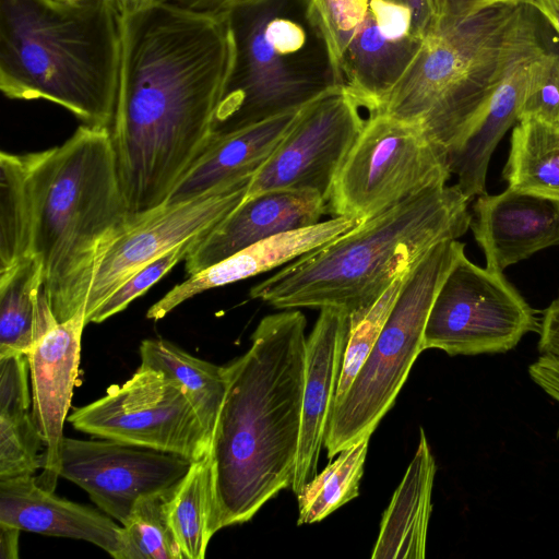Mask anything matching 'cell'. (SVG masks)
<instances>
[{"label":"cell","instance_id":"6da1fadb","mask_svg":"<svg viewBox=\"0 0 559 559\" xmlns=\"http://www.w3.org/2000/svg\"><path fill=\"white\" fill-rule=\"evenodd\" d=\"M224 10L156 0L121 13V66L109 128L120 186L139 218L165 204L200 157L234 62Z\"/></svg>","mask_w":559,"mask_h":559},{"label":"cell","instance_id":"7a4b0ae2","mask_svg":"<svg viewBox=\"0 0 559 559\" xmlns=\"http://www.w3.org/2000/svg\"><path fill=\"white\" fill-rule=\"evenodd\" d=\"M305 314L264 317L251 346L224 366L227 388L210 454L221 530L241 524L292 486L305 388Z\"/></svg>","mask_w":559,"mask_h":559},{"label":"cell","instance_id":"3957f363","mask_svg":"<svg viewBox=\"0 0 559 559\" xmlns=\"http://www.w3.org/2000/svg\"><path fill=\"white\" fill-rule=\"evenodd\" d=\"M121 66L114 0H0V90L55 103L83 124L110 128Z\"/></svg>","mask_w":559,"mask_h":559},{"label":"cell","instance_id":"277c9868","mask_svg":"<svg viewBox=\"0 0 559 559\" xmlns=\"http://www.w3.org/2000/svg\"><path fill=\"white\" fill-rule=\"evenodd\" d=\"M467 205L456 185L430 188L300 255L251 287L250 297L283 310L362 312L432 246L467 231Z\"/></svg>","mask_w":559,"mask_h":559},{"label":"cell","instance_id":"5b68a950","mask_svg":"<svg viewBox=\"0 0 559 559\" xmlns=\"http://www.w3.org/2000/svg\"><path fill=\"white\" fill-rule=\"evenodd\" d=\"M140 218L123 195L109 128L82 124L63 144L45 150L34 254L58 322L85 309L106 253Z\"/></svg>","mask_w":559,"mask_h":559},{"label":"cell","instance_id":"8992f818","mask_svg":"<svg viewBox=\"0 0 559 559\" xmlns=\"http://www.w3.org/2000/svg\"><path fill=\"white\" fill-rule=\"evenodd\" d=\"M534 11L497 3L436 25L373 112L419 126L450 156L512 68L544 49Z\"/></svg>","mask_w":559,"mask_h":559},{"label":"cell","instance_id":"52a82bcc","mask_svg":"<svg viewBox=\"0 0 559 559\" xmlns=\"http://www.w3.org/2000/svg\"><path fill=\"white\" fill-rule=\"evenodd\" d=\"M222 10L235 53L211 139L299 110L344 87L306 0H231Z\"/></svg>","mask_w":559,"mask_h":559},{"label":"cell","instance_id":"ba28073f","mask_svg":"<svg viewBox=\"0 0 559 559\" xmlns=\"http://www.w3.org/2000/svg\"><path fill=\"white\" fill-rule=\"evenodd\" d=\"M464 248L457 239L440 241L409 270L377 341L346 393L333 405L324 439L329 459L370 438L393 406L425 350L424 333L436 295Z\"/></svg>","mask_w":559,"mask_h":559},{"label":"cell","instance_id":"9c48e42d","mask_svg":"<svg viewBox=\"0 0 559 559\" xmlns=\"http://www.w3.org/2000/svg\"><path fill=\"white\" fill-rule=\"evenodd\" d=\"M451 175L448 152L419 126L370 112L334 180L328 213L364 223Z\"/></svg>","mask_w":559,"mask_h":559},{"label":"cell","instance_id":"30bf717a","mask_svg":"<svg viewBox=\"0 0 559 559\" xmlns=\"http://www.w3.org/2000/svg\"><path fill=\"white\" fill-rule=\"evenodd\" d=\"M536 311L500 271L462 253L440 286L424 333V348L450 356L499 354L539 332Z\"/></svg>","mask_w":559,"mask_h":559},{"label":"cell","instance_id":"8fae6325","mask_svg":"<svg viewBox=\"0 0 559 559\" xmlns=\"http://www.w3.org/2000/svg\"><path fill=\"white\" fill-rule=\"evenodd\" d=\"M79 431L141 448L167 452L191 462L210 452L212 438L180 385L141 366L122 384L68 417Z\"/></svg>","mask_w":559,"mask_h":559},{"label":"cell","instance_id":"7c38bea8","mask_svg":"<svg viewBox=\"0 0 559 559\" xmlns=\"http://www.w3.org/2000/svg\"><path fill=\"white\" fill-rule=\"evenodd\" d=\"M360 108L345 87L301 108L253 175L246 199L272 190H312L328 204L334 180L364 128Z\"/></svg>","mask_w":559,"mask_h":559},{"label":"cell","instance_id":"4fadbf2b","mask_svg":"<svg viewBox=\"0 0 559 559\" xmlns=\"http://www.w3.org/2000/svg\"><path fill=\"white\" fill-rule=\"evenodd\" d=\"M254 174L234 176L192 199L142 215L103 259L86 301V322L141 267L180 243L209 234L228 217L245 201Z\"/></svg>","mask_w":559,"mask_h":559},{"label":"cell","instance_id":"5bb4252c","mask_svg":"<svg viewBox=\"0 0 559 559\" xmlns=\"http://www.w3.org/2000/svg\"><path fill=\"white\" fill-rule=\"evenodd\" d=\"M191 463L176 454L110 439L63 437L60 447V477L85 490L121 525L139 499L174 488Z\"/></svg>","mask_w":559,"mask_h":559},{"label":"cell","instance_id":"9a60e30c","mask_svg":"<svg viewBox=\"0 0 559 559\" xmlns=\"http://www.w3.org/2000/svg\"><path fill=\"white\" fill-rule=\"evenodd\" d=\"M87 324L85 309L58 322L27 356L32 394V417L43 438L41 468L36 483L50 491L60 477V447L63 425L79 376L81 338Z\"/></svg>","mask_w":559,"mask_h":559},{"label":"cell","instance_id":"2e32d148","mask_svg":"<svg viewBox=\"0 0 559 559\" xmlns=\"http://www.w3.org/2000/svg\"><path fill=\"white\" fill-rule=\"evenodd\" d=\"M476 242L486 266L503 272L551 246L559 245V201L512 188L478 195L471 213Z\"/></svg>","mask_w":559,"mask_h":559},{"label":"cell","instance_id":"e0dca14e","mask_svg":"<svg viewBox=\"0 0 559 559\" xmlns=\"http://www.w3.org/2000/svg\"><path fill=\"white\" fill-rule=\"evenodd\" d=\"M350 329L348 313L324 307L306 341L299 448L292 489L297 495L318 474Z\"/></svg>","mask_w":559,"mask_h":559},{"label":"cell","instance_id":"ac0fdd59","mask_svg":"<svg viewBox=\"0 0 559 559\" xmlns=\"http://www.w3.org/2000/svg\"><path fill=\"white\" fill-rule=\"evenodd\" d=\"M325 213L326 201L312 190H272L245 199L192 247L186 272L195 274L258 241L317 224Z\"/></svg>","mask_w":559,"mask_h":559},{"label":"cell","instance_id":"d6986e66","mask_svg":"<svg viewBox=\"0 0 559 559\" xmlns=\"http://www.w3.org/2000/svg\"><path fill=\"white\" fill-rule=\"evenodd\" d=\"M359 222L342 216L284 231L258 241L173 287L146 312L160 320L186 300L207 289L270 271L322 247L356 228Z\"/></svg>","mask_w":559,"mask_h":559},{"label":"cell","instance_id":"ffe728a7","mask_svg":"<svg viewBox=\"0 0 559 559\" xmlns=\"http://www.w3.org/2000/svg\"><path fill=\"white\" fill-rule=\"evenodd\" d=\"M0 523L21 531L81 539L118 559L122 525L111 516L40 487L35 475L0 479Z\"/></svg>","mask_w":559,"mask_h":559},{"label":"cell","instance_id":"44dd1931","mask_svg":"<svg viewBox=\"0 0 559 559\" xmlns=\"http://www.w3.org/2000/svg\"><path fill=\"white\" fill-rule=\"evenodd\" d=\"M299 111H289L228 135L210 139L165 204L192 199L234 176L255 173L288 132Z\"/></svg>","mask_w":559,"mask_h":559},{"label":"cell","instance_id":"7402d4cb","mask_svg":"<svg viewBox=\"0 0 559 559\" xmlns=\"http://www.w3.org/2000/svg\"><path fill=\"white\" fill-rule=\"evenodd\" d=\"M544 49L520 61L504 76L476 116L460 148L449 156L450 170L457 178L455 185L468 201L486 193L491 155L504 133L518 122L530 63Z\"/></svg>","mask_w":559,"mask_h":559},{"label":"cell","instance_id":"603a6c76","mask_svg":"<svg viewBox=\"0 0 559 559\" xmlns=\"http://www.w3.org/2000/svg\"><path fill=\"white\" fill-rule=\"evenodd\" d=\"M435 475V459L420 428L415 455L383 513L372 559L425 558Z\"/></svg>","mask_w":559,"mask_h":559},{"label":"cell","instance_id":"cb8c5ba5","mask_svg":"<svg viewBox=\"0 0 559 559\" xmlns=\"http://www.w3.org/2000/svg\"><path fill=\"white\" fill-rule=\"evenodd\" d=\"M416 35L403 39L384 36L370 13L348 44L342 61L345 90L369 112L402 78L421 47Z\"/></svg>","mask_w":559,"mask_h":559},{"label":"cell","instance_id":"d4e9b609","mask_svg":"<svg viewBox=\"0 0 559 559\" xmlns=\"http://www.w3.org/2000/svg\"><path fill=\"white\" fill-rule=\"evenodd\" d=\"M57 323L37 255L0 274V356L28 354Z\"/></svg>","mask_w":559,"mask_h":559},{"label":"cell","instance_id":"484cf974","mask_svg":"<svg viewBox=\"0 0 559 559\" xmlns=\"http://www.w3.org/2000/svg\"><path fill=\"white\" fill-rule=\"evenodd\" d=\"M45 151L0 154V274L34 254L38 169Z\"/></svg>","mask_w":559,"mask_h":559},{"label":"cell","instance_id":"4316f807","mask_svg":"<svg viewBox=\"0 0 559 559\" xmlns=\"http://www.w3.org/2000/svg\"><path fill=\"white\" fill-rule=\"evenodd\" d=\"M140 357L141 366L156 369L180 385L213 439L227 388L224 366L197 358L159 338L144 340Z\"/></svg>","mask_w":559,"mask_h":559},{"label":"cell","instance_id":"83f0119b","mask_svg":"<svg viewBox=\"0 0 559 559\" xmlns=\"http://www.w3.org/2000/svg\"><path fill=\"white\" fill-rule=\"evenodd\" d=\"M168 516L185 559H203L221 530L210 452L193 461L168 498Z\"/></svg>","mask_w":559,"mask_h":559},{"label":"cell","instance_id":"f1b7e54d","mask_svg":"<svg viewBox=\"0 0 559 559\" xmlns=\"http://www.w3.org/2000/svg\"><path fill=\"white\" fill-rule=\"evenodd\" d=\"M502 171L509 188L559 201V127L521 119Z\"/></svg>","mask_w":559,"mask_h":559},{"label":"cell","instance_id":"f546056e","mask_svg":"<svg viewBox=\"0 0 559 559\" xmlns=\"http://www.w3.org/2000/svg\"><path fill=\"white\" fill-rule=\"evenodd\" d=\"M369 439L338 452L334 462L302 486L297 493L298 525L319 522L358 496Z\"/></svg>","mask_w":559,"mask_h":559},{"label":"cell","instance_id":"4dcf8cb0","mask_svg":"<svg viewBox=\"0 0 559 559\" xmlns=\"http://www.w3.org/2000/svg\"><path fill=\"white\" fill-rule=\"evenodd\" d=\"M173 489L138 500L122 525V549L118 559H185L168 516Z\"/></svg>","mask_w":559,"mask_h":559},{"label":"cell","instance_id":"1f68e13d","mask_svg":"<svg viewBox=\"0 0 559 559\" xmlns=\"http://www.w3.org/2000/svg\"><path fill=\"white\" fill-rule=\"evenodd\" d=\"M409 270L401 274L369 308L349 317V335L334 404L346 393L377 341Z\"/></svg>","mask_w":559,"mask_h":559},{"label":"cell","instance_id":"d6a6232c","mask_svg":"<svg viewBox=\"0 0 559 559\" xmlns=\"http://www.w3.org/2000/svg\"><path fill=\"white\" fill-rule=\"evenodd\" d=\"M309 19L322 36L334 71L344 85V52L362 24L370 0H306Z\"/></svg>","mask_w":559,"mask_h":559},{"label":"cell","instance_id":"836d02e7","mask_svg":"<svg viewBox=\"0 0 559 559\" xmlns=\"http://www.w3.org/2000/svg\"><path fill=\"white\" fill-rule=\"evenodd\" d=\"M44 449L31 411L0 415V479L36 475Z\"/></svg>","mask_w":559,"mask_h":559},{"label":"cell","instance_id":"e575fe53","mask_svg":"<svg viewBox=\"0 0 559 559\" xmlns=\"http://www.w3.org/2000/svg\"><path fill=\"white\" fill-rule=\"evenodd\" d=\"M535 119L559 127V55L545 49L530 63L518 121Z\"/></svg>","mask_w":559,"mask_h":559},{"label":"cell","instance_id":"d590c367","mask_svg":"<svg viewBox=\"0 0 559 559\" xmlns=\"http://www.w3.org/2000/svg\"><path fill=\"white\" fill-rule=\"evenodd\" d=\"M200 238L201 237L193 238L180 243L176 248L169 250L136 271L104 300V302L90 317L88 323H100L114 314L124 310L130 302L143 295L178 262L185 259Z\"/></svg>","mask_w":559,"mask_h":559},{"label":"cell","instance_id":"8d00e7d4","mask_svg":"<svg viewBox=\"0 0 559 559\" xmlns=\"http://www.w3.org/2000/svg\"><path fill=\"white\" fill-rule=\"evenodd\" d=\"M28 377L26 354L0 356V415L29 412Z\"/></svg>","mask_w":559,"mask_h":559},{"label":"cell","instance_id":"74e56055","mask_svg":"<svg viewBox=\"0 0 559 559\" xmlns=\"http://www.w3.org/2000/svg\"><path fill=\"white\" fill-rule=\"evenodd\" d=\"M369 11L380 32L391 39H403L413 33V12L392 0H370Z\"/></svg>","mask_w":559,"mask_h":559},{"label":"cell","instance_id":"f35d334b","mask_svg":"<svg viewBox=\"0 0 559 559\" xmlns=\"http://www.w3.org/2000/svg\"><path fill=\"white\" fill-rule=\"evenodd\" d=\"M538 333L539 356L559 362V296L545 309Z\"/></svg>","mask_w":559,"mask_h":559},{"label":"cell","instance_id":"ab89813d","mask_svg":"<svg viewBox=\"0 0 559 559\" xmlns=\"http://www.w3.org/2000/svg\"><path fill=\"white\" fill-rule=\"evenodd\" d=\"M430 5L433 28L439 24L466 19L492 4L488 0H430Z\"/></svg>","mask_w":559,"mask_h":559},{"label":"cell","instance_id":"60d3db41","mask_svg":"<svg viewBox=\"0 0 559 559\" xmlns=\"http://www.w3.org/2000/svg\"><path fill=\"white\" fill-rule=\"evenodd\" d=\"M532 379L547 395L559 403V362L540 359L532 371Z\"/></svg>","mask_w":559,"mask_h":559},{"label":"cell","instance_id":"b9f144b4","mask_svg":"<svg viewBox=\"0 0 559 559\" xmlns=\"http://www.w3.org/2000/svg\"><path fill=\"white\" fill-rule=\"evenodd\" d=\"M407 5L413 12V33L424 38L432 28L433 15L430 0H392Z\"/></svg>","mask_w":559,"mask_h":559},{"label":"cell","instance_id":"7bdbcfd3","mask_svg":"<svg viewBox=\"0 0 559 559\" xmlns=\"http://www.w3.org/2000/svg\"><path fill=\"white\" fill-rule=\"evenodd\" d=\"M21 530L4 523H0V558H19V536Z\"/></svg>","mask_w":559,"mask_h":559},{"label":"cell","instance_id":"ee69618b","mask_svg":"<svg viewBox=\"0 0 559 559\" xmlns=\"http://www.w3.org/2000/svg\"><path fill=\"white\" fill-rule=\"evenodd\" d=\"M525 4L540 13L559 35V0H526Z\"/></svg>","mask_w":559,"mask_h":559},{"label":"cell","instance_id":"f6af8a7d","mask_svg":"<svg viewBox=\"0 0 559 559\" xmlns=\"http://www.w3.org/2000/svg\"><path fill=\"white\" fill-rule=\"evenodd\" d=\"M185 9L212 12L222 10L231 0H163Z\"/></svg>","mask_w":559,"mask_h":559},{"label":"cell","instance_id":"bcb514c9","mask_svg":"<svg viewBox=\"0 0 559 559\" xmlns=\"http://www.w3.org/2000/svg\"><path fill=\"white\" fill-rule=\"evenodd\" d=\"M156 0H114L120 13L132 12L142 9Z\"/></svg>","mask_w":559,"mask_h":559},{"label":"cell","instance_id":"7dc6e473","mask_svg":"<svg viewBox=\"0 0 559 559\" xmlns=\"http://www.w3.org/2000/svg\"><path fill=\"white\" fill-rule=\"evenodd\" d=\"M490 4L507 3V4H520L525 3L526 0H488Z\"/></svg>","mask_w":559,"mask_h":559},{"label":"cell","instance_id":"c3c4849f","mask_svg":"<svg viewBox=\"0 0 559 559\" xmlns=\"http://www.w3.org/2000/svg\"><path fill=\"white\" fill-rule=\"evenodd\" d=\"M62 1L76 2V1H79V0H62Z\"/></svg>","mask_w":559,"mask_h":559}]
</instances>
